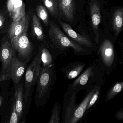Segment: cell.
I'll use <instances>...</instances> for the list:
<instances>
[{
	"mask_svg": "<svg viewBox=\"0 0 123 123\" xmlns=\"http://www.w3.org/2000/svg\"><path fill=\"white\" fill-rule=\"evenodd\" d=\"M56 78L54 66L47 68L42 67L37 81L35 96V103L38 107L44 105L49 99Z\"/></svg>",
	"mask_w": 123,
	"mask_h": 123,
	"instance_id": "1",
	"label": "cell"
},
{
	"mask_svg": "<svg viewBox=\"0 0 123 123\" xmlns=\"http://www.w3.org/2000/svg\"><path fill=\"white\" fill-rule=\"evenodd\" d=\"M25 27L22 31L15 38L11 40V45L15 51L18 55L20 61L28 62L32 56L34 46L28 36L29 26L31 20L32 12L29 10L26 13Z\"/></svg>",
	"mask_w": 123,
	"mask_h": 123,
	"instance_id": "2",
	"label": "cell"
},
{
	"mask_svg": "<svg viewBox=\"0 0 123 123\" xmlns=\"http://www.w3.org/2000/svg\"><path fill=\"white\" fill-rule=\"evenodd\" d=\"M49 37L52 47L62 51H65L68 48H72L75 54L79 55H83L87 53V51L82 46L74 42L62 32L55 23L49 21Z\"/></svg>",
	"mask_w": 123,
	"mask_h": 123,
	"instance_id": "3",
	"label": "cell"
},
{
	"mask_svg": "<svg viewBox=\"0 0 123 123\" xmlns=\"http://www.w3.org/2000/svg\"><path fill=\"white\" fill-rule=\"evenodd\" d=\"M103 74L100 68L96 64L89 66L86 70L70 85L72 89L78 91L88 87L95 83H100Z\"/></svg>",
	"mask_w": 123,
	"mask_h": 123,
	"instance_id": "4",
	"label": "cell"
},
{
	"mask_svg": "<svg viewBox=\"0 0 123 123\" xmlns=\"http://www.w3.org/2000/svg\"><path fill=\"white\" fill-rule=\"evenodd\" d=\"M41 61L39 54L36 56L29 65L25 76L24 100L25 103L30 95L31 90L37 82L41 68Z\"/></svg>",
	"mask_w": 123,
	"mask_h": 123,
	"instance_id": "5",
	"label": "cell"
},
{
	"mask_svg": "<svg viewBox=\"0 0 123 123\" xmlns=\"http://www.w3.org/2000/svg\"><path fill=\"white\" fill-rule=\"evenodd\" d=\"M15 55L11 44L6 38L3 39L0 47V60L2 62L0 82L10 79L11 67Z\"/></svg>",
	"mask_w": 123,
	"mask_h": 123,
	"instance_id": "6",
	"label": "cell"
},
{
	"mask_svg": "<svg viewBox=\"0 0 123 123\" xmlns=\"http://www.w3.org/2000/svg\"><path fill=\"white\" fill-rule=\"evenodd\" d=\"M98 56L100 64L105 71H111L114 68L117 62L113 44L109 39H105L102 42L98 50Z\"/></svg>",
	"mask_w": 123,
	"mask_h": 123,
	"instance_id": "7",
	"label": "cell"
},
{
	"mask_svg": "<svg viewBox=\"0 0 123 123\" xmlns=\"http://www.w3.org/2000/svg\"><path fill=\"white\" fill-rule=\"evenodd\" d=\"M79 91L72 89L69 85L67 91L64 97L62 113V122L70 123L75 109L77 106L76 103L77 96Z\"/></svg>",
	"mask_w": 123,
	"mask_h": 123,
	"instance_id": "8",
	"label": "cell"
},
{
	"mask_svg": "<svg viewBox=\"0 0 123 123\" xmlns=\"http://www.w3.org/2000/svg\"><path fill=\"white\" fill-rule=\"evenodd\" d=\"M58 20L68 37L74 42L81 46H84L88 48L92 47V43L87 36L78 33L69 24L62 22L60 19Z\"/></svg>",
	"mask_w": 123,
	"mask_h": 123,
	"instance_id": "9",
	"label": "cell"
},
{
	"mask_svg": "<svg viewBox=\"0 0 123 123\" xmlns=\"http://www.w3.org/2000/svg\"><path fill=\"white\" fill-rule=\"evenodd\" d=\"M75 10V0H59L60 19L62 18L67 21L72 22Z\"/></svg>",
	"mask_w": 123,
	"mask_h": 123,
	"instance_id": "10",
	"label": "cell"
},
{
	"mask_svg": "<svg viewBox=\"0 0 123 123\" xmlns=\"http://www.w3.org/2000/svg\"><path fill=\"white\" fill-rule=\"evenodd\" d=\"M90 12L93 29L95 35L96 42L98 43L99 39L98 28L101 22V15L100 7L96 0H92L90 5Z\"/></svg>",
	"mask_w": 123,
	"mask_h": 123,
	"instance_id": "11",
	"label": "cell"
},
{
	"mask_svg": "<svg viewBox=\"0 0 123 123\" xmlns=\"http://www.w3.org/2000/svg\"><path fill=\"white\" fill-rule=\"evenodd\" d=\"M27 62L20 61L15 55L13 58L10 72V78L15 84H18L24 74Z\"/></svg>",
	"mask_w": 123,
	"mask_h": 123,
	"instance_id": "12",
	"label": "cell"
},
{
	"mask_svg": "<svg viewBox=\"0 0 123 123\" xmlns=\"http://www.w3.org/2000/svg\"><path fill=\"white\" fill-rule=\"evenodd\" d=\"M7 7L11 17L13 21H16L23 18L26 13L25 5L22 0H8Z\"/></svg>",
	"mask_w": 123,
	"mask_h": 123,
	"instance_id": "13",
	"label": "cell"
},
{
	"mask_svg": "<svg viewBox=\"0 0 123 123\" xmlns=\"http://www.w3.org/2000/svg\"><path fill=\"white\" fill-rule=\"evenodd\" d=\"M93 86L92 89L88 93L83 100L79 105H77L73 114L70 123H75L80 121L82 118L86 111L88 102L93 94L96 85Z\"/></svg>",
	"mask_w": 123,
	"mask_h": 123,
	"instance_id": "14",
	"label": "cell"
},
{
	"mask_svg": "<svg viewBox=\"0 0 123 123\" xmlns=\"http://www.w3.org/2000/svg\"><path fill=\"white\" fill-rule=\"evenodd\" d=\"M83 62L70 63L62 68V72L65 74L67 78L72 80L77 77L82 72L85 65Z\"/></svg>",
	"mask_w": 123,
	"mask_h": 123,
	"instance_id": "15",
	"label": "cell"
},
{
	"mask_svg": "<svg viewBox=\"0 0 123 123\" xmlns=\"http://www.w3.org/2000/svg\"><path fill=\"white\" fill-rule=\"evenodd\" d=\"M24 90L23 83L17 84L14 93V101L19 121L21 119L23 116L24 106Z\"/></svg>",
	"mask_w": 123,
	"mask_h": 123,
	"instance_id": "16",
	"label": "cell"
},
{
	"mask_svg": "<svg viewBox=\"0 0 123 123\" xmlns=\"http://www.w3.org/2000/svg\"><path fill=\"white\" fill-rule=\"evenodd\" d=\"M26 16V13L23 17L13 21L10 26L8 31V36L10 39L11 40L15 38L23 30L25 25Z\"/></svg>",
	"mask_w": 123,
	"mask_h": 123,
	"instance_id": "17",
	"label": "cell"
},
{
	"mask_svg": "<svg viewBox=\"0 0 123 123\" xmlns=\"http://www.w3.org/2000/svg\"><path fill=\"white\" fill-rule=\"evenodd\" d=\"M43 67H50L54 66L53 57L50 52L46 47L44 43L41 45L39 53Z\"/></svg>",
	"mask_w": 123,
	"mask_h": 123,
	"instance_id": "18",
	"label": "cell"
},
{
	"mask_svg": "<svg viewBox=\"0 0 123 123\" xmlns=\"http://www.w3.org/2000/svg\"><path fill=\"white\" fill-rule=\"evenodd\" d=\"M31 28L33 35L40 41H44V34L39 19L34 14L32 16Z\"/></svg>",
	"mask_w": 123,
	"mask_h": 123,
	"instance_id": "19",
	"label": "cell"
},
{
	"mask_svg": "<svg viewBox=\"0 0 123 123\" xmlns=\"http://www.w3.org/2000/svg\"><path fill=\"white\" fill-rule=\"evenodd\" d=\"M123 9H117L114 12L113 17V28L115 35L117 36L121 31L123 26Z\"/></svg>",
	"mask_w": 123,
	"mask_h": 123,
	"instance_id": "20",
	"label": "cell"
},
{
	"mask_svg": "<svg viewBox=\"0 0 123 123\" xmlns=\"http://www.w3.org/2000/svg\"><path fill=\"white\" fill-rule=\"evenodd\" d=\"M45 7L53 18L60 19L59 11V0H41Z\"/></svg>",
	"mask_w": 123,
	"mask_h": 123,
	"instance_id": "21",
	"label": "cell"
},
{
	"mask_svg": "<svg viewBox=\"0 0 123 123\" xmlns=\"http://www.w3.org/2000/svg\"><path fill=\"white\" fill-rule=\"evenodd\" d=\"M123 89V82H118L115 83L107 92L105 98V101H109L118 95Z\"/></svg>",
	"mask_w": 123,
	"mask_h": 123,
	"instance_id": "22",
	"label": "cell"
},
{
	"mask_svg": "<svg viewBox=\"0 0 123 123\" xmlns=\"http://www.w3.org/2000/svg\"><path fill=\"white\" fill-rule=\"evenodd\" d=\"M36 11L37 16L43 22L46 26H48L49 24V15L45 7L42 5L37 6Z\"/></svg>",
	"mask_w": 123,
	"mask_h": 123,
	"instance_id": "23",
	"label": "cell"
},
{
	"mask_svg": "<svg viewBox=\"0 0 123 123\" xmlns=\"http://www.w3.org/2000/svg\"><path fill=\"white\" fill-rule=\"evenodd\" d=\"M60 112L61 106L58 102H56L54 105L52 109L51 114L49 123H60Z\"/></svg>",
	"mask_w": 123,
	"mask_h": 123,
	"instance_id": "24",
	"label": "cell"
},
{
	"mask_svg": "<svg viewBox=\"0 0 123 123\" xmlns=\"http://www.w3.org/2000/svg\"><path fill=\"white\" fill-rule=\"evenodd\" d=\"M100 86V85H96L95 90L88 102L86 111H88L90 108L92 107L98 100L100 91L101 86Z\"/></svg>",
	"mask_w": 123,
	"mask_h": 123,
	"instance_id": "25",
	"label": "cell"
},
{
	"mask_svg": "<svg viewBox=\"0 0 123 123\" xmlns=\"http://www.w3.org/2000/svg\"><path fill=\"white\" fill-rule=\"evenodd\" d=\"M18 115L15 106V104L13 103L12 106L11 114L10 119L7 122L10 123H18L19 122Z\"/></svg>",
	"mask_w": 123,
	"mask_h": 123,
	"instance_id": "26",
	"label": "cell"
},
{
	"mask_svg": "<svg viewBox=\"0 0 123 123\" xmlns=\"http://www.w3.org/2000/svg\"><path fill=\"white\" fill-rule=\"evenodd\" d=\"M116 118L118 120H123V109L122 108L117 111L115 116Z\"/></svg>",
	"mask_w": 123,
	"mask_h": 123,
	"instance_id": "27",
	"label": "cell"
},
{
	"mask_svg": "<svg viewBox=\"0 0 123 123\" xmlns=\"http://www.w3.org/2000/svg\"><path fill=\"white\" fill-rule=\"evenodd\" d=\"M5 16L3 13L0 12V29L2 28L5 23Z\"/></svg>",
	"mask_w": 123,
	"mask_h": 123,
	"instance_id": "28",
	"label": "cell"
},
{
	"mask_svg": "<svg viewBox=\"0 0 123 123\" xmlns=\"http://www.w3.org/2000/svg\"><path fill=\"white\" fill-rule=\"evenodd\" d=\"M3 99V98L2 96H0V108L1 107V105H2V103Z\"/></svg>",
	"mask_w": 123,
	"mask_h": 123,
	"instance_id": "29",
	"label": "cell"
}]
</instances>
